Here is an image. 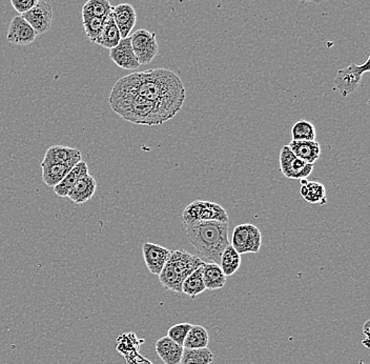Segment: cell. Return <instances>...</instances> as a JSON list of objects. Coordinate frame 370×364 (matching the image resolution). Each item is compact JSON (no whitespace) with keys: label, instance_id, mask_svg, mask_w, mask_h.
I'll return each mask as SVG.
<instances>
[{"label":"cell","instance_id":"cell-1","mask_svg":"<svg viewBox=\"0 0 370 364\" xmlns=\"http://www.w3.org/2000/svg\"><path fill=\"white\" fill-rule=\"evenodd\" d=\"M119 81L156 105L165 122L177 115L185 104V87L183 80L170 70H148L130 74Z\"/></svg>","mask_w":370,"mask_h":364},{"label":"cell","instance_id":"cell-2","mask_svg":"<svg viewBox=\"0 0 370 364\" xmlns=\"http://www.w3.org/2000/svg\"><path fill=\"white\" fill-rule=\"evenodd\" d=\"M109 104L116 114L132 124L152 127L165 122L156 105L138 95L119 80L109 94Z\"/></svg>","mask_w":370,"mask_h":364},{"label":"cell","instance_id":"cell-3","mask_svg":"<svg viewBox=\"0 0 370 364\" xmlns=\"http://www.w3.org/2000/svg\"><path fill=\"white\" fill-rule=\"evenodd\" d=\"M186 237L200 258L220 263L221 255L229 245V225L219 221H199L185 225Z\"/></svg>","mask_w":370,"mask_h":364},{"label":"cell","instance_id":"cell-4","mask_svg":"<svg viewBox=\"0 0 370 364\" xmlns=\"http://www.w3.org/2000/svg\"><path fill=\"white\" fill-rule=\"evenodd\" d=\"M203 264L205 261L185 250L170 251V258L158 275L160 284L168 291L183 293L185 278Z\"/></svg>","mask_w":370,"mask_h":364},{"label":"cell","instance_id":"cell-5","mask_svg":"<svg viewBox=\"0 0 370 364\" xmlns=\"http://www.w3.org/2000/svg\"><path fill=\"white\" fill-rule=\"evenodd\" d=\"M183 225L199 221H219L229 223V215L224 208L211 201L195 200L183 213Z\"/></svg>","mask_w":370,"mask_h":364},{"label":"cell","instance_id":"cell-6","mask_svg":"<svg viewBox=\"0 0 370 364\" xmlns=\"http://www.w3.org/2000/svg\"><path fill=\"white\" fill-rule=\"evenodd\" d=\"M231 245L240 255L258 253L262 245L261 232L251 223L239 225L234 229Z\"/></svg>","mask_w":370,"mask_h":364},{"label":"cell","instance_id":"cell-7","mask_svg":"<svg viewBox=\"0 0 370 364\" xmlns=\"http://www.w3.org/2000/svg\"><path fill=\"white\" fill-rule=\"evenodd\" d=\"M130 38L133 51L140 65H148L158 55L159 46L155 33L138 30Z\"/></svg>","mask_w":370,"mask_h":364},{"label":"cell","instance_id":"cell-8","mask_svg":"<svg viewBox=\"0 0 370 364\" xmlns=\"http://www.w3.org/2000/svg\"><path fill=\"white\" fill-rule=\"evenodd\" d=\"M369 70V57L362 65L350 63L345 69L339 70L336 79H334V87L340 92L343 97H346L358 89L359 85H361L363 74L367 73Z\"/></svg>","mask_w":370,"mask_h":364},{"label":"cell","instance_id":"cell-9","mask_svg":"<svg viewBox=\"0 0 370 364\" xmlns=\"http://www.w3.org/2000/svg\"><path fill=\"white\" fill-rule=\"evenodd\" d=\"M280 168L282 174L290 179H305L314 171V164H308L295 156L288 146H284L280 153Z\"/></svg>","mask_w":370,"mask_h":364},{"label":"cell","instance_id":"cell-10","mask_svg":"<svg viewBox=\"0 0 370 364\" xmlns=\"http://www.w3.org/2000/svg\"><path fill=\"white\" fill-rule=\"evenodd\" d=\"M21 16L28 21V25L34 28L37 35H43L49 32L53 26V9L50 2L43 1V0L38 1L34 8L31 9L28 12Z\"/></svg>","mask_w":370,"mask_h":364},{"label":"cell","instance_id":"cell-11","mask_svg":"<svg viewBox=\"0 0 370 364\" xmlns=\"http://www.w3.org/2000/svg\"><path fill=\"white\" fill-rule=\"evenodd\" d=\"M36 37L37 33L34 28L28 25V21L21 15L12 19L6 35L9 43L25 47L34 43Z\"/></svg>","mask_w":370,"mask_h":364},{"label":"cell","instance_id":"cell-12","mask_svg":"<svg viewBox=\"0 0 370 364\" xmlns=\"http://www.w3.org/2000/svg\"><path fill=\"white\" fill-rule=\"evenodd\" d=\"M144 262L153 275L158 276L170 256V251L156 243L146 242L142 245Z\"/></svg>","mask_w":370,"mask_h":364},{"label":"cell","instance_id":"cell-13","mask_svg":"<svg viewBox=\"0 0 370 364\" xmlns=\"http://www.w3.org/2000/svg\"><path fill=\"white\" fill-rule=\"evenodd\" d=\"M109 58L117 67L128 71L137 70L140 67L137 57L133 51L131 38H124L113 49L109 50Z\"/></svg>","mask_w":370,"mask_h":364},{"label":"cell","instance_id":"cell-14","mask_svg":"<svg viewBox=\"0 0 370 364\" xmlns=\"http://www.w3.org/2000/svg\"><path fill=\"white\" fill-rule=\"evenodd\" d=\"M111 16L120 32L121 39L128 38L135 28L137 14L135 8L130 4H121L113 6Z\"/></svg>","mask_w":370,"mask_h":364},{"label":"cell","instance_id":"cell-15","mask_svg":"<svg viewBox=\"0 0 370 364\" xmlns=\"http://www.w3.org/2000/svg\"><path fill=\"white\" fill-rule=\"evenodd\" d=\"M96 190H97V181L92 175L87 174L80 181L76 182L67 197L76 205H83L93 198Z\"/></svg>","mask_w":370,"mask_h":364},{"label":"cell","instance_id":"cell-16","mask_svg":"<svg viewBox=\"0 0 370 364\" xmlns=\"http://www.w3.org/2000/svg\"><path fill=\"white\" fill-rule=\"evenodd\" d=\"M81 160H82V156L75 157L67 161L61 162V164L41 168L43 181L45 186H50V188L56 186Z\"/></svg>","mask_w":370,"mask_h":364},{"label":"cell","instance_id":"cell-17","mask_svg":"<svg viewBox=\"0 0 370 364\" xmlns=\"http://www.w3.org/2000/svg\"><path fill=\"white\" fill-rule=\"evenodd\" d=\"M89 174V166H87V162L81 161L78 162L69 173L67 176L62 179L56 186H54V193L57 196L65 197L67 196L70 191L72 190L76 182L80 181L82 177L85 175Z\"/></svg>","mask_w":370,"mask_h":364},{"label":"cell","instance_id":"cell-18","mask_svg":"<svg viewBox=\"0 0 370 364\" xmlns=\"http://www.w3.org/2000/svg\"><path fill=\"white\" fill-rule=\"evenodd\" d=\"M156 353L165 364H179L183 357V346L173 341L170 337L164 336L157 340Z\"/></svg>","mask_w":370,"mask_h":364},{"label":"cell","instance_id":"cell-19","mask_svg":"<svg viewBox=\"0 0 370 364\" xmlns=\"http://www.w3.org/2000/svg\"><path fill=\"white\" fill-rule=\"evenodd\" d=\"M288 146L295 156L301 158L308 164H314L321 155V146L317 140H310V141L291 140Z\"/></svg>","mask_w":370,"mask_h":364},{"label":"cell","instance_id":"cell-20","mask_svg":"<svg viewBox=\"0 0 370 364\" xmlns=\"http://www.w3.org/2000/svg\"><path fill=\"white\" fill-rule=\"evenodd\" d=\"M80 156H82V155L77 149L63 146H52L45 152V158L41 161L40 166L45 168V166H54V164H61V162L71 160L72 158Z\"/></svg>","mask_w":370,"mask_h":364},{"label":"cell","instance_id":"cell-21","mask_svg":"<svg viewBox=\"0 0 370 364\" xmlns=\"http://www.w3.org/2000/svg\"><path fill=\"white\" fill-rule=\"evenodd\" d=\"M300 194L303 197L304 200L312 205H324L327 203L325 186L320 182L301 179Z\"/></svg>","mask_w":370,"mask_h":364},{"label":"cell","instance_id":"cell-22","mask_svg":"<svg viewBox=\"0 0 370 364\" xmlns=\"http://www.w3.org/2000/svg\"><path fill=\"white\" fill-rule=\"evenodd\" d=\"M121 41L119 30L114 21L113 16L111 14L104 19V28H102V33L95 43H97L100 47L106 48V49H113Z\"/></svg>","mask_w":370,"mask_h":364},{"label":"cell","instance_id":"cell-23","mask_svg":"<svg viewBox=\"0 0 370 364\" xmlns=\"http://www.w3.org/2000/svg\"><path fill=\"white\" fill-rule=\"evenodd\" d=\"M203 282L210 291L222 289L227 284V276L217 263H205L203 265Z\"/></svg>","mask_w":370,"mask_h":364},{"label":"cell","instance_id":"cell-24","mask_svg":"<svg viewBox=\"0 0 370 364\" xmlns=\"http://www.w3.org/2000/svg\"><path fill=\"white\" fill-rule=\"evenodd\" d=\"M203 265L190 274L183 282V293L190 296V298H196L207 289L203 282Z\"/></svg>","mask_w":370,"mask_h":364},{"label":"cell","instance_id":"cell-25","mask_svg":"<svg viewBox=\"0 0 370 364\" xmlns=\"http://www.w3.org/2000/svg\"><path fill=\"white\" fill-rule=\"evenodd\" d=\"M111 2L109 0H87L81 11L82 18L87 17H98V18L106 19L111 13Z\"/></svg>","mask_w":370,"mask_h":364},{"label":"cell","instance_id":"cell-26","mask_svg":"<svg viewBox=\"0 0 370 364\" xmlns=\"http://www.w3.org/2000/svg\"><path fill=\"white\" fill-rule=\"evenodd\" d=\"M210 343V335L207 328L202 326H192L190 330L186 335L183 348H207Z\"/></svg>","mask_w":370,"mask_h":364},{"label":"cell","instance_id":"cell-27","mask_svg":"<svg viewBox=\"0 0 370 364\" xmlns=\"http://www.w3.org/2000/svg\"><path fill=\"white\" fill-rule=\"evenodd\" d=\"M221 269L227 277L233 276L238 271L241 265L240 254L232 247L231 245L224 250L221 255L220 263Z\"/></svg>","mask_w":370,"mask_h":364},{"label":"cell","instance_id":"cell-28","mask_svg":"<svg viewBox=\"0 0 370 364\" xmlns=\"http://www.w3.org/2000/svg\"><path fill=\"white\" fill-rule=\"evenodd\" d=\"M212 360L214 355L210 348H183L180 364H211Z\"/></svg>","mask_w":370,"mask_h":364},{"label":"cell","instance_id":"cell-29","mask_svg":"<svg viewBox=\"0 0 370 364\" xmlns=\"http://www.w3.org/2000/svg\"><path fill=\"white\" fill-rule=\"evenodd\" d=\"M291 137H293V140H298V141L316 140V128L312 122H308V120H299L293 124V129H291Z\"/></svg>","mask_w":370,"mask_h":364},{"label":"cell","instance_id":"cell-30","mask_svg":"<svg viewBox=\"0 0 370 364\" xmlns=\"http://www.w3.org/2000/svg\"><path fill=\"white\" fill-rule=\"evenodd\" d=\"M82 23L87 39L95 43L104 28V19L98 18V17H87V18H82Z\"/></svg>","mask_w":370,"mask_h":364},{"label":"cell","instance_id":"cell-31","mask_svg":"<svg viewBox=\"0 0 370 364\" xmlns=\"http://www.w3.org/2000/svg\"><path fill=\"white\" fill-rule=\"evenodd\" d=\"M192 324L190 323H178L175 326H170L168 331V335L166 336L170 337L173 341L176 342L179 346H183V342H185L186 335H187L188 331L192 328Z\"/></svg>","mask_w":370,"mask_h":364},{"label":"cell","instance_id":"cell-32","mask_svg":"<svg viewBox=\"0 0 370 364\" xmlns=\"http://www.w3.org/2000/svg\"><path fill=\"white\" fill-rule=\"evenodd\" d=\"M38 1L39 0H11V4L14 10L23 15L28 12L31 9L34 8Z\"/></svg>","mask_w":370,"mask_h":364},{"label":"cell","instance_id":"cell-33","mask_svg":"<svg viewBox=\"0 0 370 364\" xmlns=\"http://www.w3.org/2000/svg\"><path fill=\"white\" fill-rule=\"evenodd\" d=\"M369 324L370 321H366L365 322L364 326H363V333H364L366 339H369Z\"/></svg>","mask_w":370,"mask_h":364},{"label":"cell","instance_id":"cell-34","mask_svg":"<svg viewBox=\"0 0 370 364\" xmlns=\"http://www.w3.org/2000/svg\"><path fill=\"white\" fill-rule=\"evenodd\" d=\"M298 1H302V2H323V1H326V0H298Z\"/></svg>","mask_w":370,"mask_h":364}]
</instances>
